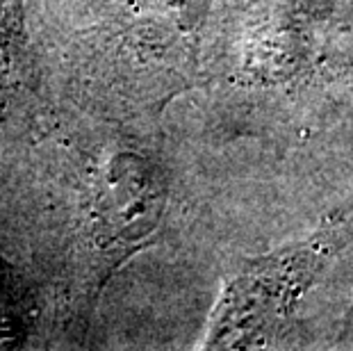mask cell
I'll return each mask as SVG.
<instances>
[{"mask_svg":"<svg viewBox=\"0 0 353 351\" xmlns=\"http://www.w3.org/2000/svg\"><path fill=\"white\" fill-rule=\"evenodd\" d=\"M164 169L144 153L114 151L94 169L82 205V297L94 303L108 281L155 235L167 208Z\"/></svg>","mask_w":353,"mask_h":351,"instance_id":"6da1fadb","label":"cell"},{"mask_svg":"<svg viewBox=\"0 0 353 351\" xmlns=\"http://www.w3.org/2000/svg\"><path fill=\"white\" fill-rule=\"evenodd\" d=\"M317 267V249L299 246L253 260L230 281L210 331V347H249L274 338Z\"/></svg>","mask_w":353,"mask_h":351,"instance_id":"7a4b0ae2","label":"cell"},{"mask_svg":"<svg viewBox=\"0 0 353 351\" xmlns=\"http://www.w3.org/2000/svg\"><path fill=\"white\" fill-rule=\"evenodd\" d=\"M26 48V0H0V119L23 85Z\"/></svg>","mask_w":353,"mask_h":351,"instance_id":"3957f363","label":"cell"},{"mask_svg":"<svg viewBox=\"0 0 353 351\" xmlns=\"http://www.w3.org/2000/svg\"><path fill=\"white\" fill-rule=\"evenodd\" d=\"M28 338L26 308L12 272L0 260V347H14Z\"/></svg>","mask_w":353,"mask_h":351,"instance_id":"277c9868","label":"cell"}]
</instances>
